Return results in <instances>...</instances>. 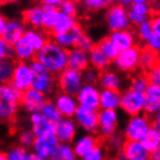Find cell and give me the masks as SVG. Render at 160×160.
<instances>
[{
  "mask_svg": "<svg viewBox=\"0 0 160 160\" xmlns=\"http://www.w3.org/2000/svg\"><path fill=\"white\" fill-rule=\"evenodd\" d=\"M36 59L53 76H58L68 68V50L49 40L48 43L36 53Z\"/></svg>",
  "mask_w": 160,
  "mask_h": 160,
  "instance_id": "1",
  "label": "cell"
},
{
  "mask_svg": "<svg viewBox=\"0 0 160 160\" xmlns=\"http://www.w3.org/2000/svg\"><path fill=\"white\" fill-rule=\"evenodd\" d=\"M21 95L11 84H1L0 87V117L4 122H11L16 117L21 107Z\"/></svg>",
  "mask_w": 160,
  "mask_h": 160,
  "instance_id": "2",
  "label": "cell"
},
{
  "mask_svg": "<svg viewBox=\"0 0 160 160\" xmlns=\"http://www.w3.org/2000/svg\"><path fill=\"white\" fill-rule=\"evenodd\" d=\"M152 127V120H150V116L146 114L129 117L124 127L123 136L127 140L143 142Z\"/></svg>",
  "mask_w": 160,
  "mask_h": 160,
  "instance_id": "3",
  "label": "cell"
},
{
  "mask_svg": "<svg viewBox=\"0 0 160 160\" xmlns=\"http://www.w3.org/2000/svg\"><path fill=\"white\" fill-rule=\"evenodd\" d=\"M104 21L110 32L131 29V22L129 18V9L120 2L110 5L104 14Z\"/></svg>",
  "mask_w": 160,
  "mask_h": 160,
  "instance_id": "4",
  "label": "cell"
},
{
  "mask_svg": "<svg viewBox=\"0 0 160 160\" xmlns=\"http://www.w3.org/2000/svg\"><path fill=\"white\" fill-rule=\"evenodd\" d=\"M85 85L82 72L68 68L65 71L57 76V86L60 92L68 95L77 96L79 91Z\"/></svg>",
  "mask_w": 160,
  "mask_h": 160,
  "instance_id": "5",
  "label": "cell"
},
{
  "mask_svg": "<svg viewBox=\"0 0 160 160\" xmlns=\"http://www.w3.org/2000/svg\"><path fill=\"white\" fill-rule=\"evenodd\" d=\"M121 109L129 117L142 115L145 109L144 93L136 92L131 88H127L122 92Z\"/></svg>",
  "mask_w": 160,
  "mask_h": 160,
  "instance_id": "6",
  "label": "cell"
},
{
  "mask_svg": "<svg viewBox=\"0 0 160 160\" xmlns=\"http://www.w3.org/2000/svg\"><path fill=\"white\" fill-rule=\"evenodd\" d=\"M140 51L142 49L138 45L121 51L116 58L112 60V65L123 73L135 72L137 68H139Z\"/></svg>",
  "mask_w": 160,
  "mask_h": 160,
  "instance_id": "7",
  "label": "cell"
},
{
  "mask_svg": "<svg viewBox=\"0 0 160 160\" xmlns=\"http://www.w3.org/2000/svg\"><path fill=\"white\" fill-rule=\"evenodd\" d=\"M100 94L101 88L98 85L85 84L76 98L79 107L93 112H100Z\"/></svg>",
  "mask_w": 160,
  "mask_h": 160,
  "instance_id": "8",
  "label": "cell"
},
{
  "mask_svg": "<svg viewBox=\"0 0 160 160\" xmlns=\"http://www.w3.org/2000/svg\"><path fill=\"white\" fill-rule=\"evenodd\" d=\"M34 78H35V74L30 68V64L26 62H18L15 64V70H14L11 85L19 92L23 93L32 88Z\"/></svg>",
  "mask_w": 160,
  "mask_h": 160,
  "instance_id": "9",
  "label": "cell"
},
{
  "mask_svg": "<svg viewBox=\"0 0 160 160\" xmlns=\"http://www.w3.org/2000/svg\"><path fill=\"white\" fill-rule=\"evenodd\" d=\"M59 144L56 133L36 137L34 146L32 148V152L42 160H51Z\"/></svg>",
  "mask_w": 160,
  "mask_h": 160,
  "instance_id": "10",
  "label": "cell"
},
{
  "mask_svg": "<svg viewBox=\"0 0 160 160\" xmlns=\"http://www.w3.org/2000/svg\"><path fill=\"white\" fill-rule=\"evenodd\" d=\"M120 116L117 110H100L99 112V136L108 139L117 132Z\"/></svg>",
  "mask_w": 160,
  "mask_h": 160,
  "instance_id": "11",
  "label": "cell"
},
{
  "mask_svg": "<svg viewBox=\"0 0 160 160\" xmlns=\"http://www.w3.org/2000/svg\"><path fill=\"white\" fill-rule=\"evenodd\" d=\"M148 152L142 142L125 140L123 148L117 154L116 160H150Z\"/></svg>",
  "mask_w": 160,
  "mask_h": 160,
  "instance_id": "12",
  "label": "cell"
},
{
  "mask_svg": "<svg viewBox=\"0 0 160 160\" xmlns=\"http://www.w3.org/2000/svg\"><path fill=\"white\" fill-rule=\"evenodd\" d=\"M73 118L77 122L78 127L81 130H84L86 133L94 135L95 132H98V129H99V112H93V110H88V109L79 107Z\"/></svg>",
  "mask_w": 160,
  "mask_h": 160,
  "instance_id": "13",
  "label": "cell"
},
{
  "mask_svg": "<svg viewBox=\"0 0 160 160\" xmlns=\"http://www.w3.org/2000/svg\"><path fill=\"white\" fill-rule=\"evenodd\" d=\"M78 124L74 118H66L63 117L62 120L56 124V133L57 139L60 144H73V142L77 138L78 132Z\"/></svg>",
  "mask_w": 160,
  "mask_h": 160,
  "instance_id": "14",
  "label": "cell"
},
{
  "mask_svg": "<svg viewBox=\"0 0 160 160\" xmlns=\"http://www.w3.org/2000/svg\"><path fill=\"white\" fill-rule=\"evenodd\" d=\"M47 100H48L47 95L30 88L22 93V95H21V108L24 109L30 115L36 114V112H41V109L43 108Z\"/></svg>",
  "mask_w": 160,
  "mask_h": 160,
  "instance_id": "15",
  "label": "cell"
},
{
  "mask_svg": "<svg viewBox=\"0 0 160 160\" xmlns=\"http://www.w3.org/2000/svg\"><path fill=\"white\" fill-rule=\"evenodd\" d=\"M53 102L59 110L60 115L66 118H73L79 108V103L76 96L68 95L63 92L57 93L53 98Z\"/></svg>",
  "mask_w": 160,
  "mask_h": 160,
  "instance_id": "16",
  "label": "cell"
},
{
  "mask_svg": "<svg viewBox=\"0 0 160 160\" xmlns=\"http://www.w3.org/2000/svg\"><path fill=\"white\" fill-rule=\"evenodd\" d=\"M84 29L79 23H77L72 29H70L68 32H63V34H56L52 35L51 40L60 45L62 48L66 49V50H71L73 48H77L78 42L81 38V36L84 35Z\"/></svg>",
  "mask_w": 160,
  "mask_h": 160,
  "instance_id": "17",
  "label": "cell"
},
{
  "mask_svg": "<svg viewBox=\"0 0 160 160\" xmlns=\"http://www.w3.org/2000/svg\"><path fill=\"white\" fill-rule=\"evenodd\" d=\"M26 30L27 29H26L24 22L18 19H12V20H8L7 26L4 32H0V36L2 41L14 47L19 41L23 38Z\"/></svg>",
  "mask_w": 160,
  "mask_h": 160,
  "instance_id": "18",
  "label": "cell"
},
{
  "mask_svg": "<svg viewBox=\"0 0 160 160\" xmlns=\"http://www.w3.org/2000/svg\"><path fill=\"white\" fill-rule=\"evenodd\" d=\"M128 9L131 24L138 26L145 21L151 20V6L145 0H133Z\"/></svg>",
  "mask_w": 160,
  "mask_h": 160,
  "instance_id": "19",
  "label": "cell"
},
{
  "mask_svg": "<svg viewBox=\"0 0 160 160\" xmlns=\"http://www.w3.org/2000/svg\"><path fill=\"white\" fill-rule=\"evenodd\" d=\"M108 37L120 52L137 45V36L132 29L110 32Z\"/></svg>",
  "mask_w": 160,
  "mask_h": 160,
  "instance_id": "20",
  "label": "cell"
},
{
  "mask_svg": "<svg viewBox=\"0 0 160 160\" xmlns=\"http://www.w3.org/2000/svg\"><path fill=\"white\" fill-rule=\"evenodd\" d=\"M29 122H30V127H32L30 129H32V131L35 133L36 137L55 133L56 125L53 123H51L50 121L47 120L41 112L32 114V115L29 116Z\"/></svg>",
  "mask_w": 160,
  "mask_h": 160,
  "instance_id": "21",
  "label": "cell"
},
{
  "mask_svg": "<svg viewBox=\"0 0 160 160\" xmlns=\"http://www.w3.org/2000/svg\"><path fill=\"white\" fill-rule=\"evenodd\" d=\"M99 138L92 133H84L81 136H78L73 142V150L78 158L82 159L89 151H92L96 145H99Z\"/></svg>",
  "mask_w": 160,
  "mask_h": 160,
  "instance_id": "22",
  "label": "cell"
},
{
  "mask_svg": "<svg viewBox=\"0 0 160 160\" xmlns=\"http://www.w3.org/2000/svg\"><path fill=\"white\" fill-rule=\"evenodd\" d=\"M57 86V78L50 72H45L42 74H37L34 78L32 88L44 95H50L53 93Z\"/></svg>",
  "mask_w": 160,
  "mask_h": 160,
  "instance_id": "23",
  "label": "cell"
},
{
  "mask_svg": "<svg viewBox=\"0 0 160 160\" xmlns=\"http://www.w3.org/2000/svg\"><path fill=\"white\" fill-rule=\"evenodd\" d=\"M145 96V109L144 112L148 116H153L160 109V87L150 85L146 92L144 93Z\"/></svg>",
  "mask_w": 160,
  "mask_h": 160,
  "instance_id": "24",
  "label": "cell"
},
{
  "mask_svg": "<svg viewBox=\"0 0 160 160\" xmlns=\"http://www.w3.org/2000/svg\"><path fill=\"white\" fill-rule=\"evenodd\" d=\"M122 92L112 89H101L100 108L101 110H117L121 108Z\"/></svg>",
  "mask_w": 160,
  "mask_h": 160,
  "instance_id": "25",
  "label": "cell"
},
{
  "mask_svg": "<svg viewBox=\"0 0 160 160\" xmlns=\"http://www.w3.org/2000/svg\"><path fill=\"white\" fill-rule=\"evenodd\" d=\"M89 55L78 48L68 50V68L84 72L89 68Z\"/></svg>",
  "mask_w": 160,
  "mask_h": 160,
  "instance_id": "26",
  "label": "cell"
},
{
  "mask_svg": "<svg viewBox=\"0 0 160 160\" xmlns=\"http://www.w3.org/2000/svg\"><path fill=\"white\" fill-rule=\"evenodd\" d=\"M99 86L101 89H112V91H120L123 86V78L120 73L115 72L112 70H106L101 72Z\"/></svg>",
  "mask_w": 160,
  "mask_h": 160,
  "instance_id": "27",
  "label": "cell"
},
{
  "mask_svg": "<svg viewBox=\"0 0 160 160\" xmlns=\"http://www.w3.org/2000/svg\"><path fill=\"white\" fill-rule=\"evenodd\" d=\"M23 40L32 47L36 52H38L43 48L45 44L48 43V36L47 32L41 30V29L29 28L26 30L23 35Z\"/></svg>",
  "mask_w": 160,
  "mask_h": 160,
  "instance_id": "28",
  "label": "cell"
},
{
  "mask_svg": "<svg viewBox=\"0 0 160 160\" xmlns=\"http://www.w3.org/2000/svg\"><path fill=\"white\" fill-rule=\"evenodd\" d=\"M44 9L42 5H36L27 8L23 12V22L30 26V28L41 29L43 22Z\"/></svg>",
  "mask_w": 160,
  "mask_h": 160,
  "instance_id": "29",
  "label": "cell"
},
{
  "mask_svg": "<svg viewBox=\"0 0 160 160\" xmlns=\"http://www.w3.org/2000/svg\"><path fill=\"white\" fill-rule=\"evenodd\" d=\"M88 55H89V65H91V68H95L100 72H103L106 70H108L110 63H112V60L104 55L103 51L99 48L98 44L88 52Z\"/></svg>",
  "mask_w": 160,
  "mask_h": 160,
  "instance_id": "30",
  "label": "cell"
},
{
  "mask_svg": "<svg viewBox=\"0 0 160 160\" xmlns=\"http://www.w3.org/2000/svg\"><path fill=\"white\" fill-rule=\"evenodd\" d=\"M160 56L154 51H152L148 48H143L140 51V58H139V68L144 73L148 74L150 71H152L157 65L159 64Z\"/></svg>",
  "mask_w": 160,
  "mask_h": 160,
  "instance_id": "31",
  "label": "cell"
},
{
  "mask_svg": "<svg viewBox=\"0 0 160 160\" xmlns=\"http://www.w3.org/2000/svg\"><path fill=\"white\" fill-rule=\"evenodd\" d=\"M14 53H15V59L18 62L30 63L32 60L36 58L37 52L22 38L14 45Z\"/></svg>",
  "mask_w": 160,
  "mask_h": 160,
  "instance_id": "32",
  "label": "cell"
},
{
  "mask_svg": "<svg viewBox=\"0 0 160 160\" xmlns=\"http://www.w3.org/2000/svg\"><path fill=\"white\" fill-rule=\"evenodd\" d=\"M40 112L47 118V120L50 121V122L53 123L55 125L63 118V116L60 115L59 110H58V108L56 107L53 100H47V102L44 103L43 108L41 109Z\"/></svg>",
  "mask_w": 160,
  "mask_h": 160,
  "instance_id": "33",
  "label": "cell"
},
{
  "mask_svg": "<svg viewBox=\"0 0 160 160\" xmlns=\"http://www.w3.org/2000/svg\"><path fill=\"white\" fill-rule=\"evenodd\" d=\"M60 15H62V13L59 9H44L42 28L47 32H52L53 28L56 27L59 21Z\"/></svg>",
  "mask_w": 160,
  "mask_h": 160,
  "instance_id": "34",
  "label": "cell"
},
{
  "mask_svg": "<svg viewBox=\"0 0 160 160\" xmlns=\"http://www.w3.org/2000/svg\"><path fill=\"white\" fill-rule=\"evenodd\" d=\"M73 146L71 144H59L51 160H78Z\"/></svg>",
  "mask_w": 160,
  "mask_h": 160,
  "instance_id": "35",
  "label": "cell"
},
{
  "mask_svg": "<svg viewBox=\"0 0 160 160\" xmlns=\"http://www.w3.org/2000/svg\"><path fill=\"white\" fill-rule=\"evenodd\" d=\"M14 60H1L0 62V80L1 84H11L15 70Z\"/></svg>",
  "mask_w": 160,
  "mask_h": 160,
  "instance_id": "36",
  "label": "cell"
},
{
  "mask_svg": "<svg viewBox=\"0 0 160 160\" xmlns=\"http://www.w3.org/2000/svg\"><path fill=\"white\" fill-rule=\"evenodd\" d=\"M142 143L150 153L160 148V131L152 127V129L148 131V136L145 137Z\"/></svg>",
  "mask_w": 160,
  "mask_h": 160,
  "instance_id": "37",
  "label": "cell"
},
{
  "mask_svg": "<svg viewBox=\"0 0 160 160\" xmlns=\"http://www.w3.org/2000/svg\"><path fill=\"white\" fill-rule=\"evenodd\" d=\"M153 32H153L152 23H151L150 20L138 24V26H136V28H135V34H136V36H137V40L145 44H146V42L151 38V36L153 35Z\"/></svg>",
  "mask_w": 160,
  "mask_h": 160,
  "instance_id": "38",
  "label": "cell"
},
{
  "mask_svg": "<svg viewBox=\"0 0 160 160\" xmlns=\"http://www.w3.org/2000/svg\"><path fill=\"white\" fill-rule=\"evenodd\" d=\"M77 23H78V22L76 21L74 18H71V16L62 14V15H60L59 21H58V23H57V26L53 28V30H52V35H56V34H63V32H68V30H70V29H72Z\"/></svg>",
  "mask_w": 160,
  "mask_h": 160,
  "instance_id": "39",
  "label": "cell"
},
{
  "mask_svg": "<svg viewBox=\"0 0 160 160\" xmlns=\"http://www.w3.org/2000/svg\"><path fill=\"white\" fill-rule=\"evenodd\" d=\"M148 86H150V81H148L146 74H136V76H133L130 79V84H129V88L140 93L146 92Z\"/></svg>",
  "mask_w": 160,
  "mask_h": 160,
  "instance_id": "40",
  "label": "cell"
},
{
  "mask_svg": "<svg viewBox=\"0 0 160 160\" xmlns=\"http://www.w3.org/2000/svg\"><path fill=\"white\" fill-rule=\"evenodd\" d=\"M98 45H99V48L103 51V53L106 55V56L108 57L109 59L114 60L115 58L117 57V55L120 53V51L117 50V48L112 44V42L110 40H109V37H103V38H101L99 42H98Z\"/></svg>",
  "mask_w": 160,
  "mask_h": 160,
  "instance_id": "41",
  "label": "cell"
},
{
  "mask_svg": "<svg viewBox=\"0 0 160 160\" xmlns=\"http://www.w3.org/2000/svg\"><path fill=\"white\" fill-rule=\"evenodd\" d=\"M18 139H19L20 146L28 150L29 148L34 146V143L36 140V136L32 131V129H22L18 135Z\"/></svg>",
  "mask_w": 160,
  "mask_h": 160,
  "instance_id": "42",
  "label": "cell"
},
{
  "mask_svg": "<svg viewBox=\"0 0 160 160\" xmlns=\"http://www.w3.org/2000/svg\"><path fill=\"white\" fill-rule=\"evenodd\" d=\"M29 154H30V152L28 150L20 146V145L13 146L6 151L7 160H28Z\"/></svg>",
  "mask_w": 160,
  "mask_h": 160,
  "instance_id": "43",
  "label": "cell"
},
{
  "mask_svg": "<svg viewBox=\"0 0 160 160\" xmlns=\"http://www.w3.org/2000/svg\"><path fill=\"white\" fill-rule=\"evenodd\" d=\"M59 11L62 14L76 19L77 15H78L79 7H78V4H77L76 1H72V0H63L62 4H60Z\"/></svg>",
  "mask_w": 160,
  "mask_h": 160,
  "instance_id": "44",
  "label": "cell"
},
{
  "mask_svg": "<svg viewBox=\"0 0 160 160\" xmlns=\"http://www.w3.org/2000/svg\"><path fill=\"white\" fill-rule=\"evenodd\" d=\"M81 160H107V150L103 145H96Z\"/></svg>",
  "mask_w": 160,
  "mask_h": 160,
  "instance_id": "45",
  "label": "cell"
},
{
  "mask_svg": "<svg viewBox=\"0 0 160 160\" xmlns=\"http://www.w3.org/2000/svg\"><path fill=\"white\" fill-rule=\"evenodd\" d=\"M109 1L107 0H85L82 5L86 11H91V12H99L102 9L108 8Z\"/></svg>",
  "mask_w": 160,
  "mask_h": 160,
  "instance_id": "46",
  "label": "cell"
},
{
  "mask_svg": "<svg viewBox=\"0 0 160 160\" xmlns=\"http://www.w3.org/2000/svg\"><path fill=\"white\" fill-rule=\"evenodd\" d=\"M125 137L123 135H121V133H115V135H112L110 138L107 139V145H108V148L112 151H115V152H118L122 150L123 148L124 143H125Z\"/></svg>",
  "mask_w": 160,
  "mask_h": 160,
  "instance_id": "47",
  "label": "cell"
},
{
  "mask_svg": "<svg viewBox=\"0 0 160 160\" xmlns=\"http://www.w3.org/2000/svg\"><path fill=\"white\" fill-rule=\"evenodd\" d=\"M0 58L1 60H13L15 58L14 47L2 40H0Z\"/></svg>",
  "mask_w": 160,
  "mask_h": 160,
  "instance_id": "48",
  "label": "cell"
},
{
  "mask_svg": "<svg viewBox=\"0 0 160 160\" xmlns=\"http://www.w3.org/2000/svg\"><path fill=\"white\" fill-rule=\"evenodd\" d=\"M101 72L98 71L95 68H89L82 72V77H84V81L85 84H91V85H96L99 84V80H100Z\"/></svg>",
  "mask_w": 160,
  "mask_h": 160,
  "instance_id": "49",
  "label": "cell"
},
{
  "mask_svg": "<svg viewBox=\"0 0 160 160\" xmlns=\"http://www.w3.org/2000/svg\"><path fill=\"white\" fill-rule=\"evenodd\" d=\"M95 45L96 44L93 42L92 38L88 36L87 34H84V35L81 36V38L79 40V42H78L77 48L80 49V50H82V51H85V52H89Z\"/></svg>",
  "mask_w": 160,
  "mask_h": 160,
  "instance_id": "50",
  "label": "cell"
},
{
  "mask_svg": "<svg viewBox=\"0 0 160 160\" xmlns=\"http://www.w3.org/2000/svg\"><path fill=\"white\" fill-rule=\"evenodd\" d=\"M146 48L151 49L152 51H154L160 56V34L153 32L151 38L146 42Z\"/></svg>",
  "mask_w": 160,
  "mask_h": 160,
  "instance_id": "51",
  "label": "cell"
},
{
  "mask_svg": "<svg viewBox=\"0 0 160 160\" xmlns=\"http://www.w3.org/2000/svg\"><path fill=\"white\" fill-rule=\"evenodd\" d=\"M148 79L150 81V85H154V86H159L160 87V62L152 71L146 74Z\"/></svg>",
  "mask_w": 160,
  "mask_h": 160,
  "instance_id": "52",
  "label": "cell"
},
{
  "mask_svg": "<svg viewBox=\"0 0 160 160\" xmlns=\"http://www.w3.org/2000/svg\"><path fill=\"white\" fill-rule=\"evenodd\" d=\"M29 64H30V68H32V72H34L35 76H37V74H42V73H45V72H49L48 70L45 68V66L41 63L40 60H37L36 58H35L34 60H32Z\"/></svg>",
  "mask_w": 160,
  "mask_h": 160,
  "instance_id": "53",
  "label": "cell"
},
{
  "mask_svg": "<svg viewBox=\"0 0 160 160\" xmlns=\"http://www.w3.org/2000/svg\"><path fill=\"white\" fill-rule=\"evenodd\" d=\"M60 4V0H44L42 2V7L43 9H59Z\"/></svg>",
  "mask_w": 160,
  "mask_h": 160,
  "instance_id": "54",
  "label": "cell"
},
{
  "mask_svg": "<svg viewBox=\"0 0 160 160\" xmlns=\"http://www.w3.org/2000/svg\"><path fill=\"white\" fill-rule=\"evenodd\" d=\"M151 23L153 27V32L157 34H160V13H156L153 14V16L151 18Z\"/></svg>",
  "mask_w": 160,
  "mask_h": 160,
  "instance_id": "55",
  "label": "cell"
},
{
  "mask_svg": "<svg viewBox=\"0 0 160 160\" xmlns=\"http://www.w3.org/2000/svg\"><path fill=\"white\" fill-rule=\"evenodd\" d=\"M152 125L160 131V109L152 116Z\"/></svg>",
  "mask_w": 160,
  "mask_h": 160,
  "instance_id": "56",
  "label": "cell"
},
{
  "mask_svg": "<svg viewBox=\"0 0 160 160\" xmlns=\"http://www.w3.org/2000/svg\"><path fill=\"white\" fill-rule=\"evenodd\" d=\"M8 23V19L6 18L5 15H1L0 16V32H4L5 28H6V26Z\"/></svg>",
  "mask_w": 160,
  "mask_h": 160,
  "instance_id": "57",
  "label": "cell"
},
{
  "mask_svg": "<svg viewBox=\"0 0 160 160\" xmlns=\"http://www.w3.org/2000/svg\"><path fill=\"white\" fill-rule=\"evenodd\" d=\"M150 160H160V148H158V150H156V151L151 152Z\"/></svg>",
  "mask_w": 160,
  "mask_h": 160,
  "instance_id": "58",
  "label": "cell"
},
{
  "mask_svg": "<svg viewBox=\"0 0 160 160\" xmlns=\"http://www.w3.org/2000/svg\"><path fill=\"white\" fill-rule=\"evenodd\" d=\"M28 160H42V159H40L38 157H36L32 152H30V154H29V159H28Z\"/></svg>",
  "mask_w": 160,
  "mask_h": 160,
  "instance_id": "59",
  "label": "cell"
},
{
  "mask_svg": "<svg viewBox=\"0 0 160 160\" xmlns=\"http://www.w3.org/2000/svg\"><path fill=\"white\" fill-rule=\"evenodd\" d=\"M0 160H7V157H6V152H1V154H0Z\"/></svg>",
  "mask_w": 160,
  "mask_h": 160,
  "instance_id": "60",
  "label": "cell"
}]
</instances>
